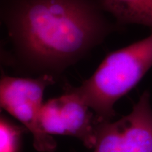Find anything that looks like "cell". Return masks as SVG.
Here are the masks:
<instances>
[{
  "label": "cell",
  "mask_w": 152,
  "mask_h": 152,
  "mask_svg": "<svg viewBox=\"0 0 152 152\" xmlns=\"http://www.w3.org/2000/svg\"><path fill=\"white\" fill-rule=\"evenodd\" d=\"M40 123L50 135L73 137L89 149L94 147L97 124L94 112L69 87L64 94L44 103Z\"/></svg>",
  "instance_id": "5b68a950"
},
{
  "label": "cell",
  "mask_w": 152,
  "mask_h": 152,
  "mask_svg": "<svg viewBox=\"0 0 152 152\" xmlns=\"http://www.w3.org/2000/svg\"><path fill=\"white\" fill-rule=\"evenodd\" d=\"M152 67V34L109 53L79 87H69L94 112L96 123L111 121L114 105Z\"/></svg>",
  "instance_id": "7a4b0ae2"
},
{
  "label": "cell",
  "mask_w": 152,
  "mask_h": 152,
  "mask_svg": "<svg viewBox=\"0 0 152 152\" xmlns=\"http://www.w3.org/2000/svg\"><path fill=\"white\" fill-rule=\"evenodd\" d=\"M0 18L11 47L4 59L54 77L120 28L98 0H0Z\"/></svg>",
  "instance_id": "6da1fadb"
},
{
  "label": "cell",
  "mask_w": 152,
  "mask_h": 152,
  "mask_svg": "<svg viewBox=\"0 0 152 152\" xmlns=\"http://www.w3.org/2000/svg\"><path fill=\"white\" fill-rule=\"evenodd\" d=\"M27 131L23 125L16 124L1 114L0 118V152H20L23 134Z\"/></svg>",
  "instance_id": "52a82bcc"
},
{
  "label": "cell",
  "mask_w": 152,
  "mask_h": 152,
  "mask_svg": "<svg viewBox=\"0 0 152 152\" xmlns=\"http://www.w3.org/2000/svg\"><path fill=\"white\" fill-rule=\"evenodd\" d=\"M106 14L121 26L137 24L152 28V0H98Z\"/></svg>",
  "instance_id": "8992f818"
},
{
  "label": "cell",
  "mask_w": 152,
  "mask_h": 152,
  "mask_svg": "<svg viewBox=\"0 0 152 152\" xmlns=\"http://www.w3.org/2000/svg\"><path fill=\"white\" fill-rule=\"evenodd\" d=\"M54 83L55 77L49 75L31 78L2 74L0 81L1 108L31 133L34 147L40 152H53L56 147L54 137L45 132L40 123L44 93Z\"/></svg>",
  "instance_id": "3957f363"
},
{
  "label": "cell",
  "mask_w": 152,
  "mask_h": 152,
  "mask_svg": "<svg viewBox=\"0 0 152 152\" xmlns=\"http://www.w3.org/2000/svg\"><path fill=\"white\" fill-rule=\"evenodd\" d=\"M93 152H152L151 94L144 91L132 111L116 121L96 126Z\"/></svg>",
  "instance_id": "277c9868"
}]
</instances>
